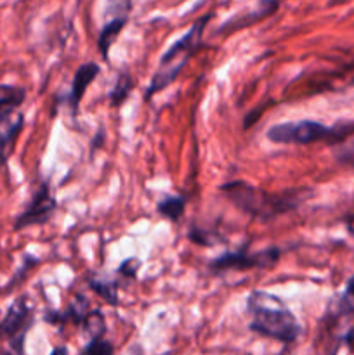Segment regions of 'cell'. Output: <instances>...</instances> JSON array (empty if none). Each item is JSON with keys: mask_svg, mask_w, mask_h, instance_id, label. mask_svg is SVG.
Returning a JSON list of instances; mask_svg holds the SVG:
<instances>
[{"mask_svg": "<svg viewBox=\"0 0 354 355\" xmlns=\"http://www.w3.org/2000/svg\"><path fill=\"white\" fill-rule=\"evenodd\" d=\"M219 189L239 211L264 222L294 211L309 194L305 189H290L276 194L267 193L245 180L226 182Z\"/></svg>", "mask_w": 354, "mask_h": 355, "instance_id": "cell-1", "label": "cell"}, {"mask_svg": "<svg viewBox=\"0 0 354 355\" xmlns=\"http://www.w3.org/2000/svg\"><path fill=\"white\" fill-rule=\"evenodd\" d=\"M246 311L250 315V331L264 338L294 343L301 336L302 329L297 318L276 295L262 290L252 291L246 298Z\"/></svg>", "mask_w": 354, "mask_h": 355, "instance_id": "cell-2", "label": "cell"}, {"mask_svg": "<svg viewBox=\"0 0 354 355\" xmlns=\"http://www.w3.org/2000/svg\"><path fill=\"white\" fill-rule=\"evenodd\" d=\"M212 19V14H207L201 19H198L169 51L163 54L160 59V66L156 69L155 76H153L151 83H149L148 90H146V97H153L160 90L167 89L174 80L179 76L184 66L187 64L191 55L196 52V49L201 45V37H203V30L207 26L208 21Z\"/></svg>", "mask_w": 354, "mask_h": 355, "instance_id": "cell-3", "label": "cell"}, {"mask_svg": "<svg viewBox=\"0 0 354 355\" xmlns=\"http://www.w3.org/2000/svg\"><path fill=\"white\" fill-rule=\"evenodd\" d=\"M354 130V125H339V127H326L314 120L287 121L267 128L266 137L274 144L290 146H309L314 142H337L342 141L346 135Z\"/></svg>", "mask_w": 354, "mask_h": 355, "instance_id": "cell-4", "label": "cell"}, {"mask_svg": "<svg viewBox=\"0 0 354 355\" xmlns=\"http://www.w3.org/2000/svg\"><path fill=\"white\" fill-rule=\"evenodd\" d=\"M281 255L280 248H266L262 252L250 253L246 248L238 252H228L217 257L210 262V269L214 272H226V270H250V269H269L278 262Z\"/></svg>", "mask_w": 354, "mask_h": 355, "instance_id": "cell-5", "label": "cell"}, {"mask_svg": "<svg viewBox=\"0 0 354 355\" xmlns=\"http://www.w3.org/2000/svg\"><path fill=\"white\" fill-rule=\"evenodd\" d=\"M31 322H33V314H31L30 305L26 298H19L10 305L6 318L0 322V336L9 343L10 349L23 352L24 336L30 331Z\"/></svg>", "mask_w": 354, "mask_h": 355, "instance_id": "cell-6", "label": "cell"}, {"mask_svg": "<svg viewBox=\"0 0 354 355\" xmlns=\"http://www.w3.org/2000/svg\"><path fill=\"white\" fill-rule=\"evenodd\" d=\"M58 208L54 194L51 193L47 184H42L31 196L26 210L17 215L14 222V231H23V229L31 227V225H44L51 220Z\"/></svg>", "mask_w": 354, "mask_h": 355, "instance_id": "cell-7", "label": "cell"}, {"mask_svg": "<svg viewBox=\"0 0 354 355\" xmlns=\"http://www.w3.org/2000/svg\"><path fill=\"white\" fill-rule=\"evenodd\" d=\"M328 319H332V331H335L344 343L354 345V277L349 281L335 312L328 315Z\"/></svg>", "mask_w": 354, "mask_h": 355, "instance_id": "cell-8", "label": "cell"}, {"mask_svg": "<svg viewBox=\"0 0 354 355\" xmlns=\"http://www.w3.org/2000/svg\"><path fill=\"white\" fill-rule=\"evenodd\" d=\"M99 64L96 62H85V64L80 66L76 69L75 76H73V82H71V90H69V96H68V104L71 107L73 113L78 111L80 103H82L83 96H85V90L89 89L90 83L96 80V76L99 75Z\"/></svg>", "mask_w": 354, "mask_h": 355, "instance_id": "cell-9", "label": "cell"}, {"mask_svg": "<svg viewBox=\"0 0 354 355\" xmlns=\"http://www.w3.org/2000/svg\"><path fill=\"white\" fill-rule=\"evenodd\" d=\"M24 125V116L21 111H16L7 116H0V163L6 162L12 153V146Z\"/></svg>", "mask_w": 354, "mask_h": 355, "instance_id": "cell-10", "label": "cell"}, {"mask_svg": "<svg viewBox=\"0 0 354 355\" xmlns=\"http://www.w3.org/2000/svg\"><path fill=\"white\" fill-rule=\"evenodd\" d=\"M128 16L120 14V16H106L104 17V26L101 30L99 38H97V45H99V52L104 59H108L111 45L117 42L120 31L127 26Z\"/></svg>", "mask_w": 354, "mask_h": 355, "instance_id": "cell-11", "label": "cell"}, {"mask_svg": "<svg viewBox=\"0 0 354 355\" xmlns=\"http://www.w3.org/2000/svg\"><path fill=\"white\" fill-rule=\"evenodd\" d=\"M276 7H278V0H266L262 7H259V9L253 10V12L238 16L236 19L228 21V23H226L219 31H221V33H229V31H236L243 26H250V24H253L255 21L262 19V17L269 16L271 12H274V10H276Z\"/></svg>", "mask_w": 354, "mask_h": 355, "instance_id": "cell-12", "label": "cell"}, {"mask_svg": "<svg viewBox=\"0 0 354 355\" xmlns=\"http://www.w3.org/2000/svg\"><path fill=\"white\" fill-rule=\"evenodd\" d=\"M24 97H26V92L21 87L0 85V116H7V114L19 111Z\"/></svg>", "mask_w": 354, "mask_h": 355, "instance_id": "cell-13", "label": "cell"}, {"mask_svg": "<svg viewBox=\"0 0 354 355\" xmlns=\"http://www.w3.org/2000/svg\"><path fill=\"white\" fill-rule=\"evenodd\" d=\"M132 89H134V80H132V76L128 75L127 71L120 73L117 78V83H115V87L111 89V94H110L111 106L113 107L121 106V104L127 101V97L130 96Z\"/></svg>", "mask_w": 354, "mask_h": 355, "instance_id": "cell-14", "label": "cell"}, {"mask_svg": "<svg viewBox=\"0 0 354 355\" xmlns=\"http://www.w3.org/2000/svg\"><path fill=\"white\" fill-rule=\"evenodd\" d=\"M184 208H186V200L183 196H167L163 198L158 203V214L162 217H165L167 220L177 222L184 214Z\"/></svg>", "mask_w": 354, "mask_h": 355, "instance_id": "cell-15", "label": "cell"}, {"mask_svg": "<svg viewBox=\"0 0 354 355\" xmlns=\"http://www.w3.org/2000/svg\"><path fill=\"white\" fill-rule=\"evenodd\" d=\"M83 326V331L89 335L90 342L94 340H101L106 333V322H104L103 314L99 311H94V312H87L85 318L82 321Z\"/></svg>", "mask_w": 354, "mask_h": 355, "instance_id": "cell-16", "label": "cell"}, {"mask_svg": "<svg viewBox=\"0 0 354 355\" xmlns=\"http://www.w3.org/2000/svg\"><path fill=\"white\" fill-rule=\"evenodd\" d=\"M90 288L96 291L99 297H103L108 304L117 305L118 304V295H117V286L115 284H106L99 283V281H90Z\"/></svg>", "mask_w": 354, "mask_h": 355, "instance_id": "cell-17", "label": "cell"}, {"mask_svg": "<svg viewBox=\"0 0 354 355\" xmlns=\"http://www.w3.org/2000/svg\"><path fill=\"white\" fill-rule=\"evenodd\" d=\"M189 238L201 246H214L217 241H222L221 236L214 234V232L210 231H205V229H196V227L191 229Z\"/></svg>", "mask_w": 354, "mask_h": 355, "instance_id": "cell-18", "label": "cell"}, {"mask_svg": "<svg viewBox=\"0 0 354 355\" xmlns=\"http://www.w3.org/2000/svg\"><path fill=\"white\" fill-rule=\"evenodd\" d=\"M113 345L110 342H104L103 338L101 340H94V342H89V345L83 349V354H113Z\"/></svg>", "mask_w": 354, "mask_h": 355, "instance_id": "cell-19", "label": "cell"}, {"mask_svg": "<svg viewBox=\"0 0 354 355\" xmlns=\"http://www.w3.org/2000/svg\"><path fill=\"white\" fill-rule=\"evenodd\" d=\"M137 267H139V262L135 259H130V260H127V262H124L121 263V267H120V272L124 274V276H130V277H134L135 274V270H137Z\"/></svg>", "mask_w": 354, "mask_h": 355, "instance_id": "cell-20", "label": "cell"}, {"mask_svg": "<svg viewBox=\"0 0 354 355\" xmlns=\"http://www.w3.org/2000/svg\"><path fill=\"white\" fill-rule=\"evenodd\" d=\"M347 227H349V232L354 236V217H351L349 220H347Z\"/></svg>", "mask_w": 354, "mask_h": 355, "instance_id": "cell-21", "label": "cell"}]
</instances>
